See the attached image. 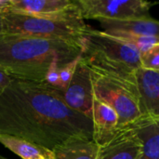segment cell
Returning <instances> with one entry per match:
<instances>
[{
  "mask_svg": "<svg viewBox=\"0 0 159 159\" xmlns=\"http://www.w3.org/2000/svg\"><path fill=\"white\" fill-rule=\"evenodd\" d=\"M0 134L54 151L72 141H93V125L64 102L60 89L13 78L0 95Z\"/></svg>",
  "mask_w": 159,
  "mask_h": 159,
  "instance_id": "1",
  "label": "cell"
},
{
  "mask_svg": "<svg viewBox=\"0 0 159 159\" xmlns=\"http://www.w3.org/2000/svg\"><path fill=\"white\" fill-rule=\"evenodd\" d=\"M77 43L21 35L0 36V65L15 79L44 83L53 64L61 68L82 54Z\"/></svg>",
  "mask_w": 159,
  "mask_h": 159,
  "instance_id": "2",
  "label": "cell"
},
{
  "mask_svg": "<svg viewBox=\"0 0 159 159\" xmlns=\"http://www.w3.org/2000/svg\"><path fill=\"white\" fill-rule=\"evenodd\" d=\"M81 56L91 70L136 85L141 53L119 38L89 26L84 34Z\"/></svg>",
  "mask_w": 159,
  "mask_h": 159,
  "instance_id": "3",
  "label": "cell"
},
{
  "mask_svg": "<svg viewBox=\"0 0 159 159\" xmlns=\"http://www.w3.org/2000/svg\"><path fill=\"white\" fill-rule=\"evenodd\" d=\"M1 16L3 34L64 40L82 47L84 34L89 27L81 17L77 6L72 11L57 17L32 16L7 10L2 11Z\"/></svg>",
  "mask_w": 159,
  "mask_h": 159,
  "instance_id": "4",
  "label": "cell"
},
{
  "mask_svg": "<svg viewBox=\"0 0 159 159\" xmlns=\"http://www.w3.org/2000/svg\"><path fill=\"white\" fill-rule=\"evenodd\" d=\"M91 79L94 98L116 111L119 118V127L131 124L143 116L135 84L93 70H91Z\"/></svg>",
  "mask_w": 159,
  "mask_h": 159,
  "instance_id": "5",
  "label": "cell"
},
{
  "mask_svg": "<svg viewBox=\"0 0 159 159\" xmlns=\"http://www.w3.org/2000/svg\"><path fill=\"white\" fill-rule=\"evenodd\" d=\"M84 20H129L149 18L154 3L144 0H75Z\"/></svg>",
  "mask_w": 159,
  "mask_h": 159,
  "instance_id": "6",
  "label": "cell"
},
{
  "mask_svg": "<svg viewBox=\"0 0 159 159\" xmlns=\"http://www.w3.org/2000/svg\"><path fill=\"white\" fill-rule=\"evenodd\" d=\"M60 91L62 100L71 109L91 118L94 100L91 70L82 56L78 60L75 74L67 89Z\"/></svg>",
  "mask_w": 159,
  "mask_h": 159,
  "instance_id": "7",
  "label": "cell"
},
{
  "mask_svg": "<svg viewBox=\"0 0 159 159\" xmlns=\"http://www.w3.org/2000/svg\"><path fill=\"white\" fill-rule=\"evenodd\" d=\"M143 146L129 125L119 127L116 135L99 147V159H141Z\"/></svg>",
  "mask_w": 159,
  "mask_h": 159,
  "instance_id": "8",
  "label": "cell"
},
{
  "mask_svg": "<svg viewBox=\"0 0 159 159\" xmlns=\"http://www.w3.org/2000/svg\"><path fill=\"white\" fill-rule=\"evenodd\" d=\"M102 32L115 36L159 38V20L149 18L129 20H100Z\"/></svg>",
  "mask_w": 159,
  "mask_h": 159,
  "instance_id": "9",
  "label": "cell"
},
{
  "mask_svg": "<svg viewBox=\"0 0 159 159\" xmlns=\"http://www.w3.org/2000/svg\"><path fill=\"white\" fill-rule=\"evenodd\" d=\"M135 83L143 116L159 117V72L140 68Z\"/></svg>",
  "mask_w": 159,
  "mask_h": 159,
  "instance_id": "10",
  "label": "cell"
},
{
  "mask_svg": "<svg viewBox=\"0 0 159 159\" xmlns=\"http://www.w3.org/2000/svg\"><path fill=\"white\" fill-rule=\"evenodd\" d=\"M75 7V0H9L5 10L32 16L57 17Z\"/></svg>",
  "mask_w": 159,
  "mask_h": 159,
  "instance_id": "11",
  "label": "cell"
},
{
  "mask_svg": "<svg viewBox=\"0 0 159 159\" xmlns=\"http://www.w3.org/2000/svg\"><path fill=\"white\" fill-rule=\"evenodd\" d=\"M91 119L93 125L92 140L101 147L116 135L119 128V118L113 108L94 98Z\"/></svg>",
  "mask_w": 159,
  "mask_h": 159,
  "instance_id": "12",
  "label": "cell"
},
{
  "mask_svg": "<svg viewBox=\"0 0 159 159\" xmlns=\"http://www.w3.org/2000/svg\"><path fill=\"white\" fill-rule=\"evenodd\" d=\"M129 125L142 143L141 159H159V117L142 116Z\"/></svg>",
  "mask_w": 159,
  "mask_h": 159,
  "instance_id": "13",
  "label": "cell"
},
{
  "mask_svg": "<svg viewBox=\"0 0 159 159\" xmlns=\"http://www.w3.org/2000/svg\"><path fill=\"white\" fill-rule=\"evenodd\" d=\"M0 143L22 159H54L53 151L20 138L0 134Z\"/></svg>",
  "mask_w": 159,
  "mask_h": 159,
  "instance_id": "14",
  "label": "cell"
},
{
  "mask_svg": "<svg viewBox=\"0 0 159 159\" xmlns=\"http://www.w3.org/2000/svg\"><path fill=\"white\" fill-rule=\"evenodd\" d=\"M54 159H99V146L93 141L75 140L57 147Z\"/></svg>",
  "mask_w": 159,
  "mask_h": 159,
  "instance_id": "15",
  "label": "cell"
},
{
  "mask_svg": "<svg viewBox=\"0 0 159 159\" xmlns=\"http://www.w3.org/2000/svg\"><path fill=\"white\" fill-rule=\"evenodd\" d=\"M141 66L146 70L159 72V44L141 54Z\"/></svg>",
  "mask_w": 159,
  "mask_h": 159,
  "instance_id": "16",
  "label": "cell"
},
{
  "mask_svg": "<svg viewBox=\"0 0 159 159\" xmlns=\"http://www.w3.org/2000/svg\"><path fill=\"white\" fill-rule=\"evenodd\" d=\"M80 56L76 60H75L74 61L66 64L65 66H63L62 68L60 69V87L58 89L63 91L67 89L68 85L70 84V82L73 78V75L75 74V67H76V64L78 62Z\"/></svg>",
  "mask_w": 159,
  "mask_h": 159,
  "instance_id": "17",
  "label": "cell"
},
{
  "mask_svg": "<svg viewBox=\"0 0 159 159\" xmlns=\"http://www.w3.org/2000/svg\"><path fill=\"white\" fill-rule=\"evenodd\" d=\"M61 67L59 66L58 64H53L50 69L48 70L45 82L46 84H48L50 87L59 89L60 87V69Z\"/></svg>",
  "mask_w": 159,
  "mask_h": 159,
  "instance_id": "18",
  "label": "cell"
},
{
  "mask_svg": "<svg viewBox=\"0 0 159 159\" xmlns=\"http://www.w3.org/2000/svg\"><path fill=\"white\" fill-rule=\"evenodd\" d=\"M12 80L13 77H11L9 74L0 65V95L9 86Z\"/></svg>",
  "mask_w": 159,
  "mask_h": 159,
  "instance_id": "19",
  "label": "cell"
},
{
  "mask_svg": "<svg viewBox=\"0 0 159 159\" xmlns=\"http://www.w3.org/2000/svg\"><path fill=\"white\" fill-rule=\"evenodd\" d=\"M3 34V32H2V16H1V13H0V36Z\"/></svg>",
  "mask_w": 159,
  "mask_h": 159,
  "instance_id": "20",
  "label": "cell"
},
{
  "mask_svg": "<svg viewBox=\"0 0 159 159\" xmlns=\"http://www.w3.org/2000/svg\"><path fill=\"white\" fill-rule=\"evenodd\" d=\"M0 159H7V158H6V157H4L0 156Z\"/></svg>",
  "mask_w": 159,
  "mask_h": 159,
  "instance_id": "21",
  "label": "cell"
},
{
  "mask_svg": "<svg viewBox=\"0 0 159 159\" xmlns=\"http://www.w3.org/2000/svg\"><path fill=\"white\" fill-rule=\"evenodd\" d=\"M1 12H2V11H1V10H0V13H1Z\"/></svg>",
  "mask_w": 159,
  "mask_h": 159,
  "instance_id": "22",
  "label": "cell"
}]
</instances>
